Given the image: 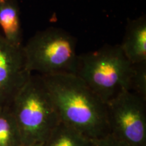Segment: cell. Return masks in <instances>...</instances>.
Here are the masks:
<instances>
[{
  "instance_id": "9c48e42d",
  "label": "cell",
  "mask_w": 146,
  "mask_h": 146,
  "mask_svg": "<svg viewBox=\"0 0 146 146\" xmlns=\"http://www.w3.org/2000/svg\"><path fill=\"white\" fill-rule=\"evenodd\" d=\"M96 141L60 123L42 146H96Z\"/></svg>"
},
{
  "instance_id": "3957f363",
  "label": "cell",
  "mask_w": 146,
  "mask_h": 146,
  "mask_svg": "<svg viewBox=\"0 0 146 146\" xmlns=\"http://www.w3.org/2000/svg\"><path fill=\"white\" fill-rule=\"evenodd\" d=\"M132 70L120 45H105L78 55L76 75L106 104L120 92L129 91Z\"/></svg>"
},
{
  "instance_id": "5b68a950",
  "label": "cell",
  "mask_w": 146,
  "mask_h": 146,
  "mask_svg": "<svg viewBox=\"0 0 146 146\" xmlns=\"http://www.w3.org/2000/svg\"><path fill=\"white\" fill-rule=\"evenodd\" d=\"M106 105L109 134L128 146H146V101L124 91Z\"/></svg>"
},
{
  "instance_id": "7a4b0ae2",
  "label": "cell",
  "mask_w": 146,
  "mask_h": 146,
  "mask_svg": "<svg viewBox=\"0 0 146 146\" xmlns=\"http://www.w3.org/2000/svg\"><path fill=\"white\" fill-rule=\"evenodd\" d=\"M10 106L23 145L42 144L61 123L52 98L39 74L29 76Z\"/></svg>"
},
{
  "instance_id": "52a82bcc",
  "label": "cell",
  "mask_w": 146,
  "mask_h": 146,
  "mask_svg": "<svg viewBox=\"0 0 146 146\" xmlns=\"http://www.w3.org/2000/svg\"><path fill=\"white\" fill-rule=\"evenodd\" d=\"M120 47L131 64L146 62L145 16L128 22Z\"/></svg>"
},
{
  "instance_id": "30bf717a",
  "label": "cell",
  "mask_w": 146,
  "mask_h": 146,
  "mask_svg": "<svg viewBox=\"0 0 146 146\" xmlns=\"http://www.w3.org/2000/svg\"><path fill=\"white\" fill-rule=\"evenodd\" d=\"M23 145L21 133L10 106H0V146Z\"/></svg>"
},
{
  "instance_id": "7c38bea8",
  "label": "cell",
  "mask_w": 146,
  "mask_h": 146,
  "mask_svg": "<svg viewBox=\"0 0 146 146\" xmlns=\"http://www.w3.org/2000/svg\"><path fill=\"white\" fill-rule=\"evenodd\" d=\"M96 146H128L118 141L111 135L96 140Z\"/></svg>"
},
{
  "instance_id": "6da1fadb",
  "label": "cell",
  "mask_w": 146,
  "mask_h": 146,
  "mask_svg": "<svg viewBox=\"0 0 146 146\" xmlns=\"http://www.w3.org/2000/svg\"><path fill=\"white\" fill-rule=\"evenodd\" d=\"M62 123L94 140L109 135L106 105L73 74L41 76Z\"/></svg>"
},
{
  "instance_id": "8fae6325",
  "label": "cell",
  "mask_w": 146,
  "mask_h": 146,
  "mask_svg": "<svg viewBox=\"0 0 146 146\" xmlns=\"http://www.w3.org/2000/svg\"><path fill=\"white\" fill-rule=\"evenodd\" d=\"M129 91L146 101V62L133 64Z\"/></svg>"
},
{
  "instance_id": "4fadbf2b",
  "label": "cell",
  "mask_w": 146,
  "mask_h": 146,
  "mask_svg": "<svg viewBox=\"0 0 146 146\" xmlns=\"http://www.w3.org/2000/svg\"><path fill=\"white\" fill-rule=\"evenodd\" d=\"M21 146H42V144H32V145H23Z\"/></svg>"
},
{
  "instance_id": "5bb4252c",
  "label": "cell",
  "mask_w": 146,
  "mask_h": 146,
  "mask_svg": "<svg viewBox=\"0 0 146 146\" xmlns=\"http://www.w3.org/2000/svg\"><path fill=\"white\" fill-rule=\"evenodd\" d=\"M8 1H9V0H0V4H2V3L6 2Z\"/></svg>"
},
{
  "instance_id": "ba28073f",
  "label": "cell",
  "mask_w": 146,
  "mask_h": 146,
  "mask_svg": "<svg viewBox=\"0 0 146 146\" xmlns=\"http://www.w3.org/2000/svg\"><path fill=\"white\" fill-rule=\"evenodd\" d=\"M0 32L10 44L23 47L20 10L14 0H9L0 4Z\"/></svg>"
},
{
  "instance_id": "277c9868",
  "label": "cell",
  "mask_w": 146,
  "mask_h": 146,
  "mask_svg": "<svg viewBox=\"0 0 146 146\" xmlns=\"http://www.w3.org/2000/svg\"><path fill=\"white\" fill-rule=\"evenodd\" d=\"M76 46L75 38L62 29L50 27L36 32L23 46L27 70L40 76L76 74Z\"/></svg>"
},
{
  "instance_id": "8992f818",
  "label": "cell",
  "mask_w": 146,
  "mask_h": 146,
  "mask_svg": "<svg viewBox=\"0 0 146 146\" xmlns=\"http://www.w3.org/2000/svg\"><path fill=\"white\" fill-rule=\"evenodd\" d=\"M31 74L25 67L23 47L10 44L0 32V106H10Z\"/></svg>"
}]
</instances>
